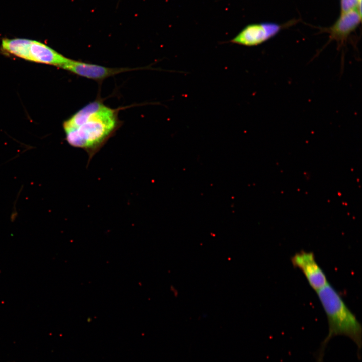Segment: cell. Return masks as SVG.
Returning a JSON list of instances; mask_svg holds the SVG:
<instances>
[{"mask_svg":"<svg viewBox=\"0 0 362 362\" xmlns=\"http://www.w3.org/2000/svg\"><path fill=\"white\" fill-rule=\"evenodd\" d=\"M291 261L293 266L302 272L311 287L316 292L328 283L312 252L301 250L294 254Z\"/></svg>","mask_w":362,"mask_h":362,"instance_id":"cell-5","label":"cell"},{"mask_svg":"<svg viewBox=\"0 0 362 362\" xmlns=\"http://www.w3.org/2000/svg\"><path fill=\"white\" fill-rule=\"evenodd\" d=\"M325 312L328 333L314 354L316 362H323L325 349L330 340L339 335L351 339L357 347V357L361 358L362 326L333 286L328 283L316 291Z\"/></svg>","mask_w":362,"mask_h":362,"instance_id":"cell-2","label":"cell"},{"mask_svg":"<svg viewBox=\"0 0 362 362\" xmlns=\"http://www.w3.org/2000/svg\"><path fill=\"white\" fill-rule=\"evenodd\" d=\"M361 19V9L357 8L344 13H341L335 23L328 29L331 40L342 46L349 36L359 25Z\"/></svg>","mask_w":362,"mask_h":362,"instance_id":"cell-7","label":"cell"},{"mask_svg":"<svg viewBox=\"0 0 362 362\" xmlns=\"http://www.w3.org/2000/svg\"><path fill=\"white\" fill-rule=\"evenodd\" d=\"M359 1L361 2V0H359Z\"/></svg>","mask_w":362,"mask_h":362,"instance_id":"cell-9","label":"cell"},{"mask_svg":"<svg viewBox=\"0 0 362 362\" xmlns=\"http://www.w3.org/2000/svg\"><path fill=\"white\" fill-rule=\"evenodd\" d=\"M5 52L26 60L54 65L62 68L70 60L47 45L23 38L3 39Z\"/></svg>","mask_w":362,"mask_h":362,"instance_id":"cell-3","label":"cell"},{"mask_svg":"<svg viewBox=\"0 0 362 362\" xmlns=\"http://www.w3.org/2000/svg\"><path fill=\"white\" fill-rule=\"evenodd\" d=\"M120 125L118 109L97 99L65 120L63 128L68 144L85 151L89 162Z\"/></svg>","mask_w":362,"mask_h":362,"instance_id":"cell-1","label":"cell"},{"mask_svg":"<svg viewBox=\"0 0 362 362\" xmlns=\"http://www.w3.org/2000/svg\"><path fill=\"white\" fill-rule=\"evenodd\" d=\"M78 76L101 81L116 74L134 70L126 68H110L70 59L62 68Z\"/></svg>","mask_w":362,"mask_h":362,"instance_id":"cell-6","label":"cell"},{"mask_svg":"<svg viewBox=\"0 0 362 362\" xmlns=\"http://www.w3.org/2000/svg\"><path fill=\"white\" fill-rule=\"evenodd\" d=\"M282 26L274 23L251 24L241 30L230 42L251 47L262 44L281 30Z\"/></svg>","mask_w":362,"mask_h":362,"instance_id":"cell-4","label":"cell"},{"mask_svg":"<svg viewBox=\"0 0 362 362\" xmlns=\"http://www.w3.org/2000/svg\"><path fill=\"white\" fill-rule=\"evenodd\" d=\"M361 2L359 0H340L341 13H344L354 9L361 8Z\"/></svg>","mask_w":362,"mask_h":362,"instance_id":"cell-8","label":"cell"}]
</instances>
